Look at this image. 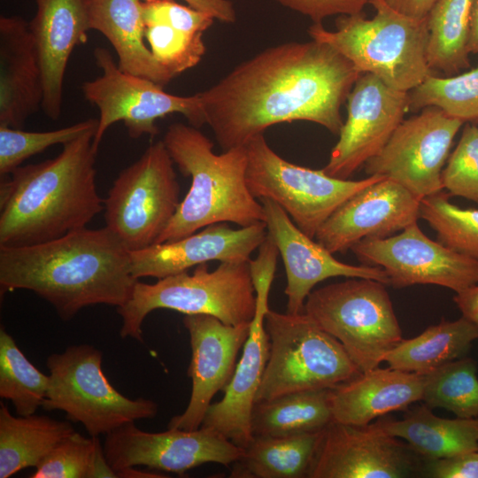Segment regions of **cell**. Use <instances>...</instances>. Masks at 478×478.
Segmentation results:
<instances>
[{
  "label": "cell",
  "mask_w": 478,
  "mask_h": 478,
  "mask_svg": "<svg viewBox=\"0 0 478 478\" xmlns=\"http://www.w3.org/2000/svg\"><path fill=\"white\" fill-rule=\"evenodd\" d=\"M360 74L321 42L272 46L199 92L204 121L223 150L244 146L271 126L296 120L338 135L341 106Z\"/></svg>",
  "instance_id": "obj_1"
},
{
  "label": "cell",
  "mask_w": 478,
  "mask_h": 478,
  "mask_svg": "<svg viewBox=\"0 0 478 478\" xmlns=\"http://www.w3.org/2000/svg\"><path fill=\"white\" fill-rule=\"evenodd\" d=\"M136 281L130 251L106 227L34 245L0 246L2 291H33L64 320L89 305L122 306Z\"/></svg>",
  "instance_id": "obj_2"
},
{
  "label": "cell",
  "mask_w": 478,
  "mask_h": 478,
  "mask_svg": "<svg viewBox=\"0 0 478 478\" xmlns=\"http://www.w3.org/2000/svg\"><path fill=\"white\" fill-rule=\"evenodd\" d=\"M96 130L64 144L56 158L20 166L1 181L0 246L58 239L86 227L104 209L96 182Z\"/></svg>",
  "instance_id": "obj_3"
},
{
  "label": "cell",
  "mask_w": 478,
  "mask_h": 478,
  "mask_svg": "<svg viewBox=\"0 0 478 478\" xmlns=\"http://www.w3.org/2000/svg\"><path fill=\"white\" fill-rule=\"evenodd\" d=\"M163 142L182 175L191 178V185L156 243L216 223L243 227L264 222V207L246 182L245 145L216 154L213 143L197 127L179 122L167 127Z\"/></svg>",
  "instance_id": "obj_4"
},
{
  "label": "cell",
  "mask_w": 478,
  "mask_h": 478,
  "mask_svg": "<svg viewBox=\"0 0 478 478\" xmlns=\"http://www.w3.org/2000/svg\"><path fill=\"white\" fill-rule=\"evenodd\" d=\"M371 4L376 12L372 19L362 12L341 15L335 30L314 23L308 34L339 51L360 73H373L388 86L409 92L432 74L427 56L428 16H407L386 0H372Z\"/></svg>",
  "instance_id": "obj_5"
},
{
  "label": "cell",
  "mask_w": 478,
  "mask_h": 478,
  "mask_svg": "<svg viewBox=\"0 0 478 478\" xmlns=\"http://www.w3.org/2000/svg\"><path fill=\"white\" fill-rule=\"evenodd\" d=\"M157 309L212 315L228 325L251 322L257 295L250 261L220 262L213 271L203 263L192 274L182 272L152 284L137 280L128 300L117 308L122 320L120 336L143 342L142 324Z\"/></svg>",
  "instance_id": "obj_6"
},
{
  "label": "cell",
  "mask_w": 478,
  "mask_h": 478,
  "mask_svg": "<svg viewBox=\"0 0 478 478\" xmlns=\"http://www.w3.org/2000/svg\"><path fill=\"white\" fill-rule=\"evenodd\" d=\"M265 328L270 351L256 403L294 392L334 389L361 374L341 343L304 312L269 309Z\"/></svg>",
  "instance_id": "obj_7"
},
{
  "label": "cell",
  "mask_w": 478,
  "mask_h": 478,
  "mask_svg": "<svg viewBox=\"0 0 478 478\" xmlns=\"http://www.w3.org/2000/svg\"><path fill=\"white\" fill-rule=\"evenodd\" d=\"M384 283L349 278L313 289L304 312L337 339L360 370L380 366L402 340V330Z\"/></svg>",
  "instance_id": "obj_8"
},
{
  "label": "cell",
  "mask_w": 478,
  "mask_h": 478,
  "mask_svg": "<svg viewBox=\"0 0 478 478\" xmlns=\"http://www.w3.org/2000/svg\"><path fill=\"white\" fill-rule=\"evenodd\" d=\"M103 353L89 344L72 345L47 358L50 382L42 407L81 422L90 436L107 435L138 420L152 419L157 403L120 394L102 369Z\"/></svg>",
  "instance_id": "obj_9"
},
{
  "label": "cell",
  "mask_w": 478,
  "mask_h": 478,
  "mask_svg": "<svg viewBox=\"0 0 478 478\" xmlns=\"http://www.w3.org/2000/svg\"><path fill=\"white\" fill-rule=\"evenodd\" d=\"M246 182L257 198H266L281 207L296 226L315 238L320 226L347 199L386 178L371 175L358 181L332 177L320 170L292 164L280 157L264 134L245 144Z\"/></svg>",
  "instance_id": "obj_10"
},
{
  "label": "cell",
  "mask_w": 478,
  "mask_h": 478,
  "mask_svg": "<svg viewBox=\"0 0 478 478\" xmlns=\"http://www.w3.org/2000/svg\"><path fill=\"white\" fill-rule=\"evenodd\" d=\"M163 142L123 169L104 199L105 227L131 252L155 244L180 205V184Z\"/></svg>",
  "instance_id": "obj_11"
},
{
  "label": "cell",
  "mask_w": 478,
  "mask_h": 478,
  "mask_svg": "<svg viewBox=\"0 0 478 478\" xmlns=\"http://www.w3.org/2000/svg\"><path fill=\"white\" fill-rule=\"evenodd\" d=\"M94 57L102 74L83 82L81 91L99 111L93 139L96 152L107 129L119 121L124 123L133 139L156 135V121L173 113L182 114L189 125L197 128L205 124L199 93L185 96L167 93L150 80L120 70L104 48L96 47Z\"/></svg>",
  "instance_id": "obj_12"
},
{
  "label": "cell",
  "mask_w": 478,
  "mask_h": 478,
  "mask_svg": "<svg viewBox=\"0 0 478 478\" xmlns=\"http://www.w3.org/2000/svg\"><path fill=\"white\" fill-rule=\"evenodd\" d=\"M464 121L428 106L403 120L382 150L365 164L367 176L382 175L423 197L443 189V167Z\"/></svg>",
  "instance_id": "obj_13"
},
{
  "label": "cell",
  "mask_w": 478,
  "mask_h": 478,
  "mask_svg": "<svg viewBox=\"0 0 478 478\" xmlns=\"http://www.w3.org/2000/svg\"><path fill=\"white\" fill-rule=\"evenodd\" d=\"M351 251L363 265L382 267L389 285L433 284L461 292L478 282V262L427 236L414 222L385 238H366Z\"/></svg>",
  "instance_id": "obj_14"
},
{
  "label": "cell",
  "mask_w": 478,
  "mask_h": 478,
  "mask_svg": "<svg viewBox=\"0 0 478 478\" xmlns=\"http://www.w3.org/2000/svg\"><path fill=\"white\" fill-rule=\"evenodd\" d=\"M103 449L116 477L118 472L135 466L183 474L205 463L232 465L243 453V448L210 428H168L151 433L141 430L135 422L105 435Z\"/></svg>",
  "instance_id": "obj_15"
},
{
  "label": "cell",
  "mask_w": 478,
  "mask_h": 478,
  "mask_svg": "<svg viewBox=\"0 0 478 478\" xmlns=\"http://www.w3.org/2000/svg\"><path fill=\"white\" fill-rule=\"evenodd\" d=\"M422 458L375 421L332 420L324 429L310 478H405L423 474Z\"/></svg>",
  "instance_id": "obj_16"
},
{
  "label": "cell",
  "mask_w": 478,
  "mask_h": 478,
  "mask_svg": "<svg viewBox=\"0 0 478 478\" xmlns=\"http://www.w3.org/2000/svg\"><path fill=\"white\" fill-rule=\"evenodd\" d=\"M408 93L388 86L373 73H361L348 95L347 120L323 172L348 180L376 156L404 120Z\"/></svg>",
  "instance_id": "obj_17"
},
{
  "label": "cell",
  "mask_w": 478,
  "mask_h": 478,
  "mask_svg": "<svg viewBox=\"0 0 478 478\" xmlns=\"http://www.w3.org/2000/svg\"><path fill=\"white\" fill-rule=\"evenodd\" d=\"M420 200L398 182L383 178L343 203L314 239L335 254L346 252L366 238L393 235L418 221Z\"/></svg>",
  "instance_id": "obj_18"
},
{
  "label": "cell",
  "mask_w": 478,
  "mask_h": 478,
  "mask_svg": "<svg viewBox=\"0 0 478 478\" xmlns=\"http://www.w3.org/2000/svg\"><path fill=\"white\" fill-rule=\"evenodd\" d=\"M182 322L190 340L188 376L192 389L187 408L171 419L168 428L195 430L201 427L213 397L230 382L251 322L228 325L207 314L186 315Z\"/></svg>",
  "instance_id": "obj_19"
},
{
  "label": "cell",
  "mask_w": 478,
  "mask_h": 478,
  "mask_svg": "<svg viewBox=\"0 0 478 478\" xmlns=\"http://www.w3.org/2000/svg\"><path fill=\"white\" fill-rule=\"evenodd\" d=\"M259 201L264 207L267 235L277 247L285 267L287 312H303L314 286L328 278H366L389 284V277L382 267L339 261L314 238L302 232L277 204L266 198Z\"/></svg>",
  "instance_id": "obj_20"
},
{
  "label": "cell",
  "mask_w": 478,
  "mask_h": 478,
  "mask_svg": "<svg viewBox=\"0 0 478 478\" xmlns=\"http://www.w3.org/2000/svg\"><path fill=\"white\" fill-rule=\"evenodd\" d=\"M266 236L265 222L236 229L225 222L209 225L186 237L131 251V272L136 280L161 279L209 261L249 262Z\"/></svg>",
  "instance_id": "obj_21"
},
{
  "label": "cell",
  "mask_w": 478,
  "mask_h": 478,
  "mask_svg": "<svg viewBox=\"0 0 478 478\" xmlns=\"http://www.w3.org/2000/svg\"><path fill=\"white\" fill-rule=\"evenodd\" d=\"M267 297L257 295V310L242 356L224 389V397L209 405L201 425L241 448H245L253 438L251 413L269 357L270 341L265 328V315L269 310Z\"/></svg>",
  "instance_id": "obj_22"
},
{
  "label": "cell",
  "mask_w": 478,
  "mask_h": 478,
  "mask_svg": "<svg viewBox=\"0 0 478 478\" xmlns=\"http://www.w3.org/2000/svg\"><path fill=\"white\" fill-rule=\"evenodd\" d=\"M36 12L29 22L36 42L43 78L42 109L50 120L62 112L63 85L75 47L88 41L90 30L88 0H35Z\"/></svg>",
  "instance_id": "obj_23"
},
{
  "label": "cell",
  "mask_w": 478,
  "mask_h": 478,
  "mask_svg": "<svg viewBox=\"0 0 478 478\" xmlns=\"http://www.w3.org/2000/svg\"><path fill=\"white\" fill-rule=\"evenodd\" d=\"M41 60L29 23L0 18V126L22 128L42 106Z\"/></svg>",
  "instance_id": "obj_24"
},
{
  "label": "cell",
  "mask_w": 478,
  "mask_h": 478,
  "mask_svg": "<svg viewBox=\"0 0 478 478\" xmlns=\"http://www.w3.org/2000/svg\"><path fill=\"white\" fill-rule=\"evenodd\" d=\"M424 375L380 366L330 389L333 420L364 426L422 398Z\"/></svg>",
  "instance_id": "obj_25"
},
{
  "label": "cell",
  "mask_w": 478,
  "mask_h": 478,
  "mask_svg": "<svg viewBox=\"0 0 478 478\" xmlns=\"http://www.w3.org/2000/svg\"><path fill=\"white\" fill-rule=\"evenodd\" d=\"M90 30L112 44L120 70L165 87L172 75L145 43L142 0H88Z\"/></svg>",
  "instance_id": "obj_26"
},
{
  "label": "cell",
  "mask_w": 478,
  "mask_h": 478,
  "mask_svg": "<svg viewBox=\"0 0 478 478\" xmlns=\"http://www.w3.org/2000/svg\"><path fill=\"white\" fill-rule=\"evenodd\" d=\"M377 424L389 435L405 440L423 459L435 460L478 451V417L446 419L426 405L402 420L381 417Z\"/></svg>",
  "instance_id": "obj_27"
},
{
  "label": "cell",
  "mask_w": 478,
  "mask_h": 478,
  "mask_svg": "<svg viewBox=\"0 0 478 478\" xmlns=\"http://www.w3.org/2000/svg\"><path fill=\"white\" fill-rule=\"evenodd\" d=\"M324 429V428H323ZM322 430L281 436H253L232 464L235 478L308 477Z\"/></svg>",
  "instance_id": "obj_28"
},
{
  "label": "cell",
  "mask_w": 478,
  "mask_h": 478,
  "mask_svg": "<svg viewBox=\"0 0 478 478\" xmlns=\"http://www.w3.org/2000/svg\"><path fill=\"white\" fill-rule=\"evenodd\" d=\"M478 339V328L468 319L441 320L419 335L404 339L384 357L389 367L428 374L443 365L464 357Z\"/></svg>",
  "instance_id": "obj_29"
},
{
  "label": "cell",
  "mask_w": 478,
  "mask_h": 478,
  "mask_svg": "<svg viewBox=\"0 0 478 478\" xmlns=\"http://www.w3.org/2000/svg\"><path fill=\"white\" fill-rule=\"evenodd\" d=\"M74 432L67 421L45 415L13 416L0 407V478L36 467L52 448Z\"/></svg>",
  "instance_id": "obj_30"
},
{
  "label": "cell",
  "mask_w": 478,
  "mask_h": 478,
  "mask_svg": "<svg viewBox=\"0 0 478 478\" xmlns=\"http://www.w3.org/2000/svg\"><path fill=\"white\" fill-rule=\"evenodd\" d=\"M330 389L294 392L255 403L251 419L252 436H281L322 430L333 420Z\"/></svg>",
  "instance_id": "obj_31"
},
{
  "label": "cell",
  "mask_w": 478,
  "mask_h": 478,
  "mask_svg": "<svg viewBox=\"0 0 478 478\" xmlns=\"http://www.w3.org/2000/svg\"><path fill=\"white\" fill-rule=\"evenodd\" d=\"M474 0H436L428 14V63L455 74L469 67V37Z\"/></svg>",
  "instance_id": "obj_32"
},
{
  "label": "cell",
  "mask_w": 478,
  "mask_h": 478,
  "mask_svg": "<svg viewBox=\"0 0 478 478\" xmlns=\"http://www.w3.org/2000/svg\"><path fill=\"white\" fill-rule=\"evenodd\" d=\"M49 382L50 376L38 370L1 328L0 397L12 403L18 415H31L42 406Z\"/></svg>",
  "instance_id": "obj_33"
},
{
  "label": "cell",
  "mask_w": 478,
  "mask_h": 478,
  "mask_svg": "<svg viewBox=\"0 0 478 478\" xmlns=\"http://www.w3.org/2000/svg\"><path fill=\"white\" fill-rule=\"evenodd\" d=\"M477 366L462 357L424 375L421 401L429 408L441 407L459 418L478 417Z\"/></svg>",
  "instance_id": "obj_34"
},
{
  "label": "cell",
  "mask_w": 478,
  "mask_h": 478,
  "mask_svg": "<svg viewBox=\"0 0 478 478\" xmlns=\"http://www.w3.org/2000/svg\"><path fill=\"white\" fill-rule=\"evenodd\" d=\"M32 478L116 477L98 436L77 432L59 441L35 467Z\"/></svg>",
  "instance_id": "obj_35"
},
{
  "label": "cell",
  "mask_w": 478,
  "mask_h": 478,
  "mask_svg": "<svg viewBox=\"0 0 478 478\" xmlns=\"http://www.w3.org/2000/svg\"><path fill=\"white\" fill-rule=\"evenodd\" d=\"M408 110L442 109L462 121L478 120V66L455 76L428 75L408 93Z\"/></svg>",
  "instance_id": "obj_36"
},
{
  "label": "cell",
  "mask_w": 478,
  "mask_h": 478,
  "mask_svg": "<svg viewBox=\"0 0 478 478\" xmlns=\"http://www.w3.org/2000/svg\"><path fill=\"white\" fill-rule=\"evenodd\" d=\"M420 213L438 242L478 262V209L459 207L441 191L420 200Z\"/></svg>",
  "instance_id": "obj_37"
},
{
  "label": "cell",
  "mask_w": 478,
  "mask_h": 478,
  "mask_svg": "<svg viewBox=\"0 0 478 478\" xmlns=\"http://www.w3.org/2000/svg\"><path fill=\"white\" fill-rule=\"evenodd\" d=\"M97 120L89 119L55 130L34 132L0 126V175L8 176L32 156L57 144H66L85 132L96 128Z\"/></svg>",
  "instance_id": "obj_38"
},
{
  "label": "cell",
  "mask_w": 478,
  "mask_h": 478,
  "mask_svg": "<svg viewBox=\"0 0 478 478\" xmlns=\"http://www.w3.org/2000/svg\"><path fill=\"white\" fill-rule=\"evenodd\" d=\"M144 36L153 57L173 78L196 66L205 52L203 35L164 23H145Z\"/></svg>",
  "instance_id": "obj_39"
},
{
  "label": "cell",
  "mask_w": 478,
  "mask_h": 478,
  "mask_svg": "<svg viewBox=\"0 0 478 478\" xmlns=\"http://www.w3.org/2000/svg\"><path fill=\"white\" fill-rule=\"evenodd\" d=\"M442 183L450 195L478 204V126L467 125L442 172Z\"/></svg>",
  "instance_id": "obj_40"
},
{
  "label": "cell",
  "mask_w": 478,
  "mask_h": 478,
  "mask_svg": "<svg viewBox=\"0 0 478 478\" xmlns=\"http://www.w3.org/2000/svg\"><path fill=\"white\" fill-rule=\"evenodd\" d=\"M145 23H164L193 35H203L212 25L210 14L174 0H142Z\"/></svg>",
  "instance_id": "obj_41"
},
{
  "label": "cell",
  "mask_w": 478,
  "mask_h": 478,
  "mask_svg": "<svg viewBox=\"0 0 478 478\" xmlns=\"http://www.w3.org/2000/svg\"><path fill=\"white\" fill-rule=\"evenodd\" d=\"M281 5L309 17L314 23L333 15H352L362 12L372 0H275Z\"/></svg>",
  "instance_id": "obj_42"
},
{
  "label": "cell",
  "mask_w": 478,
  "mask_h": 478,
  "mask_svg": "<svg viewBox=\"0 0 478 478\" xmlns=\"http://www.w3.org/2000/svg\"><path fill=\"white\" fill-rule=\"evenodd\" d=\"M424 474L435 478H478V451L428 460Z\"/></svg>",
  "instance_id": "obj_43"
},
{
  "label": "cell",
  "mask_w": 478,
  "mask_h": 478,
  "mask_svg": "<svg viewBox=\"0 0 478 478\" xmlns=\"http://www.w3.org/2000/svg\"><path fill=\"white\" fill-rule=\"evenodd\" d=\"M189 6L206 12L214 19L233 23L236 19L235 11L228 0H184Z\"/></svg>",
  "instance_id": "obj_44"
},
{
  "label": "cell",
  "mask_w": 478,
  "mask_h": 478,
  "mask_svg": "<svg viewBox=\"0 0 478 478\" xmlns=\"http://www.w3.org/2000/svg\"><path fill=\"white\" fill-rule=\"evenodd\" d=\"M453 301L460 310L462 316L471 320L478 328V282L456 293Z\"/></svg>",
  "instance_id": "obj_45"
},
{
  "label": "cell",
  "mask_w": 478,
  "mask_h": 478,
  "mask_svg": "<svg viewBox=\"0 0 478 478\" xmlns=\"http://www.w3.org/2000/svg\"><path fill=\"white\" fill-rule=\"evenodd\" d=\"M397 12L410 17L426 18L436 0H386Z\"/></svg>",
  "instance_id": "obj_46"
},
{
  "label": "cell",
  "mask_w": 478,
  "mask_h": 478,
  "mask_svg": "<svg viewBox=\"0 0 478 478\" xmlns=\"http://www.w3.org/2000/svg\"><path fill=\"white\" fill-rule=\"evenodd\" d=\"M468 50L470 53H478V0L474 1L472 8Z\"/></svg>",
  "instance_id": "obj_47"
}]
</instances>
